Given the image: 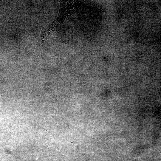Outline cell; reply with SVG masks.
Segmentation results:
<instances>
[{"instance_id": "1", "label": "cell", "mask_w": 161, "mask_h": 161, "mask_svg": "<svg viewBox=\"0 0 161 161\" xmlns=\"http://www.w3.org/2000/svg\"><path fill=\"white\" fill-rule=\"evenodd\" d=\"M85 1H60L59 13L55 21V27L67 21L74 15Z\"/></svg>"}, {"instance_id": "2", "label": "cell", "mask_w": 161, "mask_h": 161, "mask_svg": "<svg viewBox=\"0 0 161 161\" xmlns=\"http://www.w3.org/2000/svg\"><path fill=\"white\" fill-rule=\"evenodd\" d=\"M55 21L50 23L42 29L40 38L37 43L36 47L40 46L47 39L49 38L55 30Z\"/></svg>"}]
</instances>
